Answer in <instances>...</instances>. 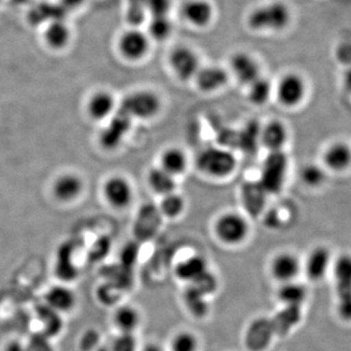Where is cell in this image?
Masks as SVG:
<instances>
[{"mask_svg":"<svg viewBox=\"0 0 351 351\" xmlns=\"http://www.w3.org/2000/svg\"><path fill=\"white\" fill-rule=\"evenodd\" d=\"M195 165L203 175L212 179L223 180L237 170V158L228 147H208L198 152Z\"/></svg>","mask_w":351,"mask_h":351,"instance_id":"6da1fadb","label":"cell"},{"mask_svg":"<svg viewBox=\"0 0 351 351\" xmlns=\"http://www.w3.org/2000/svg\"><path fill=\"white\" fill-rule=\"evenodd\" d=\"M250 232L248 219L239 212H226L215 221V237L226 246L237 247L243 244Z\"/></svg>","mask_w":351,"mask_h":351,"instance_id":"7a4b0ae2","label":"cell"},{"mask_svg":"<svg viewBox=\"0 0 351 351\" xmlns=\"http://www.w3.org/2000/svg\"><path fill=\"white\" fill-rule=\"evenodd\" d=\"M332 274L337 295V313L345 321H351V255L343 254L335 258Z\"/></svg>","mask_w":351,"mask_h":351,"instance_id":"3957f363","label":"cell"},{"mask_svg":"<svg viewBox=\"0 0 351 351\" xmlns=\"http://www.w3.org/2000/svg\"><path fill=\"white\" fill-rule=\"evenodd\" d=\"M291 18L290 8L283 2L274 1L252 11L248 25L256 31H282L290 25Z\"/></svg>","mask_w":351,"mask_h":351,"instance_id":"277c9868","label":"cell"},{"mask_svg":"<svg viewBox=\"0 0 351 351\" xmlns=\"http://www.w3.org/2000/svg\"><path fill=\"white\" fill-rule=\"evenodd\" d=\"M162 108V100L156 92L138 90L124 99L122 113L131 119L151 120L156 119Z\"/></svg>","mask_w":351,"mask_h":351,"instance_id":"5b68a950","label":"cell"},{"mask_svg":"<svg viewBox=\"0 0 351 351\" xmlns=\"http://www.w3.org/2000/svg\"><path fill=\"white\" fill-rule=\"evenodd\" d=\"M289 168V159L285 152H272L265 159L258 184L267 195L280 193L285 184Z\"/></svg>","mask_w":351,"mask_h":351,"instance_id":"8992f818","label":"cell"},{"mask_svg":"<svg viewBox=\"0 0 351 351\" xmlns=\"http://www.w3.org/2000/svg\"><path fill=\"white\" fill-rule=\"evenodd\" d=\"M306 83L302 75L286 73L274 88L277 101L284 108H293L301 105L306 96Z\"/></svg>","mask_w":351,"mask_h":351,"instance_id":"52a82bcc","label":"cell"},{"mask_svg":"<svg viewBox=\"0 0 351 351\" xmlns=\"http://www.w3.org/2000/svg\"><path fill=\"white\" fill-rule=\"evenodd\" d=\"M103 193L110 206L117 210L126 209L134 200V188L131 182L123 176L108 178L103 186Z\"/></svg>","mask_w":351,"mask_h":351,"instance_id":"ba28073f","label":"cell"},{"mask_svg":"<svg viewBox=\"0 0 351 351\" xmlns=\"http://www.w3.org/2000/svg\"><path fill=\"white\" fill-rule=\"evenodd\" d=\"M302 271V262L292 252H280L270 261V276L278 283L297 281Z\"/></svg>","mask_w":351,"mask_h":351,"instance_id":"9c48e42d","label":"cell"},{"mask_svg":"<svg viewBox=\"0 0 351 351\" xmlns=\"http://www.w3.org/2000/svg\"><path fill=\"white\" fill-rule=\"evenodd\" d=\"M169 63L175 75L184 82L195 80L201 68L197 54L186 46L175 48L171 52Z\"/></svg>","mask_w":351,"mask_h":351,"instance_id":"30bf717a","label":"cell"},{"mask_svg":"<svg viewBox=\"0 0 351 351\" xmlns=\"http://www.w3.org/2000/svg\"><path fill=\"white\" fill-rule=\"evenodd\" d=\"M331 251L325 246L314 247L302 263V271L311 282H320L332 270Z\"/></svg>","mask_w":351,"mask_h":351,"instance_id":"8fae6325","label":"cell"},{"mask_svg":"<svg viewBox=\"0 0 351 351\" xmlns=\"http://www.w3.org/2000/svg\"><path fill=\"white\" fill-rule=\"evenodd\" d=\"M117 47L120 54L129 61H138L147 55L149 48V39L138 29L124 32L120 36Z\"/></svg>","mask_w":351,"mask_h":351,"instance_id":"7c38bea8","label":"cell"},{"mask_svg":"<svg viewBox=\"0 0 351 351\" xmlns=\"http://www.w3.org/2000/svg\"><path fill=\"white\" fill-rule=\"evenodd\" d=\"M289 129L283 121L272 119L261 127L260 143L269 152L283 151L289 141Z\"/></svg>","mask_w":351,"mask_h":351,"instance_id":"4fadbf2b","label":"cell"},{"mask_svg":"<svg viewBox=\"0 0 351 351\" xmlns=\"http://www.w3.org/2000/svg\"><path fill=\"white\" fill-rule=\"evenodd\" d=\"M193 80L196 83V86L203 93H215L226 86L230 80V75L221 66H201Z\"/></svg>","mask_w":351,"mask_h":351,"instance_id":"5bb4252c","label":"cell"},{"mask_svg":"<svg viewBox=\"0 0 351 351\" xmlns=\"http://www.w3.org/2000/svg\"><path fill=\"white\" fill-rule=\"evenodd\" d=\"M230 71L237 82L248 86L261 76L260 66L251 55L245 52L233 54L230 62Z\"/></svg>","mask_w":351,"mask_h":351,"instance_id":"9a60e30c","label":"cell"},{"mask_svg":"<svg viewBox=\"0 0 351 351\" xmlns=\"http://www.w3.org/2000/svg\"><path fill=\"white\" fill-rule=\"evenodd\" d=\"M43 43L51 50L66 49L73 39L71 25L63 20L55 19L46 24L43 32Z\"/></svg>","mask_w":351,"mask_h":351,"instance_id":"2e32d148","label":"cell"},{"mask_svg":"<svg viewBox=\"0 0 351 351\" xmlns=\"http://www.w3.org/2000/svg\"><path fill=\"white\" fill-rule=\"evenodd\" d=\"M210 271L209 263L199 254L189 256L180 261L175 267V276L182 282L191 284Z\"/></svg>","mask_w":351,"mask_h":351,"instance_id":"e0dca14e","label":"cell"},{"mask_svg":"<svg viewBox=\"0 0 351 351\" xmlns=\"http://www.w3.org/2000/svg\"><path fill=\"white\" fill-rule=\"evenodd\" d=\"M84 188L82 178L73 173L59 176L52 186L53 195L61 202L68 203L80 197Z\"/></svg>","mask_w":351,"mask_h":351,"instance_id":"ac0fdd59","label":"cell"},{"mask_svg":"<svg viewBox=\"0 0 351 351\" xmlns=\"http://www.w3.org/2000/svg\"><path fill=\"white\" fill-rule=\"evenodd\" d=\"M77 304L75 293L64 285L51 287L45 294V304L56 313H69L75 308Z\"/></svg>","mask_w":351,"mask_h":351,"instance_id":"d6986e66","label":"cell"},{"mask_svg":"<svg viewBox=\"0 0 351 351\" xmlns=\"http://www.w3.org/2000/svg\"><path fill=\"white\" fill-rule=\"evenodd\" d=\"M213 7L206 0H188L182 7V15L189 24L205 27L213 18Z\"/></svg>","mask_w":351,"mask_h":351,"instance_id":"ffe728a7","label":"cell"},{"mask_svg":"<svg viewBox=\"0 0 351 351\" xmlns=\"http://www.w3.org/2000/svg\"><path fill=\"white\" fill-rule=\"evenodd\" d=\"M117 107V101L110 92L106 90L95 92L87 104V112L92 119L101 121L110 117Z\"/></svg>","mask_w":351,"mask_h":351,"instance_id":"44dd1931","label":"cell"},{"mask_svg":"<svg viewBox=\"0 0 351 351\" xmlns=\"http://www.w3.org/2000/svg\"><path fill=\"white\" fill-rule=\"evenodd\" d=\"M159 166L175 178L180 177L188 170V154L181 147H167L161 154Z\"/></svg>","mask_w":351,"mask_h":351,"instance_id":"7402d4cb","label":"cell"},{"mask_svg":"<svg viewBox=\"0 0 351 351\" xmlns=\"http://www.w3.org/2000/svg\"><path fill=\"white\" fill-rule=\"evenodd\" d=\"M112 322L119 332L135 334L142 323V314L137 307L131 304H122L115 309Z\"/></svg>","mask_w":351,"mask_h":351,"instance_id":"603a6c76","label":"cell"},{"mask_svg":"<svg viewBox=\"0 0 351 351\" xmlns=\"http://www.w3.org/2000/svg\"><path fill=\"white\" fill-rule=\"evenodd\" d=\"M274 325L271 319H258L252 323L246 334V345L251 350H262L270 343L274 338Z\"/></svg>","mask_w":351,"mask_h":351,"instance_id":"cb8c5ba5","label":"cell"},{"mask_svg":"<svg viewBox=\"0 0 351 351\" xmlns=\"http://www.w3.org/2000/svg\"><path fill=\"white\" fill-rule=\"evenodd\" d=\"M323 161L329 169L341 172L351 165V149L346 143H335L327 147Z\"/></svg>","mask_w":351,"mask_h":351,"instance_id":"d4e9b609","label":"cell"},{"mask_svg":"<svg viewBox=\"0 0 351 351\" xmlns=\"http://www.w3.org/2000/svg\"><path fill=\"white\" fill-rule=\"evenodd\" d=\"M149 188L161 197L177 191V178L166 172L160 166L152 168L147 177Z\"/></svg>","mask_w":351,"mask_h":351,"instance_id":"484cf974","label":"cell"},{"mask_svg":"<svg viewBox=\"0 0 351 351\" xmlns=\"http://www.w3.org/2000/svg\"><path fill=\"white\" fill-rule=\"evenodd\" d=\"M36 313L41 327V331L38 332L39 334L52 339L63 331L64 321L62 320V314L53 311L45 304L39 306L36 309Z\"/></svg>","mask_w":351,"mask_h":351,"instance_id":"4316f807","label":"cell"},{"mask_svg":"<svg viewBox=\"0 0 351 351\" xmlns=\"http://www.w3.org/2000/svg\"><path fill=\"white\" fill-rule=\"evenodd\" d=\"M307 295L308 292L306 286L298 281L281 284L276 293L278 302L288 307H301L306 302Z\"/></svg>","mask_w":351,"mask_h":351,"instance_id":"83f0119b","label":"cell"},{"mask_svg":"<svg viewBox=\"0 0 351 351\" xmlns=\"http://www.w3.org/2000/svg\"><path fill=\"white\" fill-rule=\"evenodd\" d=\"M247 98L249 103L255 107H263L269 103L271 97L274 96V88L271 82L267 78L262 75L247 86Z\"/></svg>","mask_w":351,"mask_h":351,"instance_id":"f1b7e54d","label":"cell"},{"mask_svg":"<svg viewBox=\"0 0 351 351\" xmlns=\"http://www.w3.org/2000/svg\"><path fill=\"white\" fill-rule=\"evenodd\" d=\"M186 199H184V196L178 193L177 191L162 196L160 204H159L161 214L166 218L171 219L180 218L186 211Z\"/></svg>","mask_w":351,"mask_h":351,"instance_id":"f546056e","label":"cell"},{"mask_svg":"<svg viewBox=\"0 0 351 351\" xmlns=\"http://www.w3.org/2000/svg\"><path fill=\"white\" fill-rule=\"evenodd\" d=\"M207 297L208 295L199 289L195 286H189L188 290L184 294V302H186V306H188L189 311L196 317H202L207 313Z\"/></svg>","mask_w":351,"mask_h":351,"instance_id":"4dcf8cb0","label":"cell"},{"mask_svg":"<svg viewBox=\"0 0 351 351\" xmlns=\"http://www.w3.org/2000/svg\"><path fill=\"white\" fill-rule=\"evenodd\" d=\"M243 202L245 208L252 213L258 214L262 212V208L265 203L267 193L262 188L258 182L254 186L251 184L245 189L243 193Z\"/></svg>","mask_w":351,"mask_h":351,"instance_id":"1f68e13d","label":"cell"},{"mask_svg":"<svg viewBox=\"0 0 351 351\" xmlns=\"http://www.w3.org/2000/svg\"><path fill=\"white\" fill-rule=\"evenodd\" d=\"M199 338L189 330H182L171 339L170 351H199Z\"/></svg>","mask_w":351,"mask_h":351,"instance_id":"d6a6232c","label":"cell"},{"mask_svg":"<svg viewBox=\"0 0 351 351\" xmlns=\"http://www.w3.org/2000/svg\"><path fill=\"white\" fill-rule=\"evenodd\" d=\"M130 119L123 113L121 117H117L112 126L108 127L104 138L108 147H114L121 142L122 138L125 137L130 126Z\"/></svg>","mask_w":351,"mask_h":351,"instance_id":"836d02e7","label":"cell"},{"mask_svg":"<svg viewBox=\"0 0 351 351\" xmlns=\"http://www.w3.org/2000/svg\"><path fill=\"white\" fill-rule=\"evenodd\" d=\"M300 178L304 186L308 188H318L326 180V173L320 165L315 163H308L302 166Z\"/></svg>","mask_w":351,"mask_h":351,"instance_id":"e575fe53","label":"cell"},{"mask_svg":"<svg viewBox=\"0 0 351 351\" xmlns=\"http://www.w3.org/2000/svg\"><path fill=\"white\" fill-rule=\"evenodd\" d=\"M173 24L168 16L152 17L149 24V32L156 40H165L172 34Z\"/></svg>","mask_w":351,"mask_h":351,"instance_id":"d590c367","label":"cell"},{"mask_svg":"<svg viewBox=\"0 0 351 351\" xmlns=\"http://www.w3.org/2000/svg\"><path fill=\"white\" fill-rule=\"evenodd\" d=\"M110 351H138L137 338L135 334L119 332L108 346Z\"/></svg>","mask_w":351,"mask_h":351,"instance_id":"8d00e7d4","label":"cell"},{"mask_svg":"<svg viewBox=\"0 0 351 351\" xmlns=\"http://www.w3.org/2000/svg\"><path fill=\"white\" fill-rule=\"evenodd\" d=\"M25 351H56L51 339L36 332L24 343Z\"/></svg>","mask_w":351,"mask_h":351,"instance_id":"74e56055","label":"cell"},{"mask_svg":"<svg viewBox=\"0 0 351 351\" xmlns=\"http://www.w3.org/2000/svg\"><path fill=\"white\" fill-rule=\"evenodd\" d=\"M100 334L96 330H87L80 339V351H96L101 348Z\"/></svg>","mask_w":351,"mask_h":351,"instance_id":"f35d334b","label":"cell"},{"mask_svg":"<svg viewBox=\"0 0 351 351\" xmlns=\"http://www.w3.org/2000/svg\"><path fill=\"white\" fill-rule=\"evenodd\" d=\"M172 1L171 0H147V11L152 17L168 16Z\"/></svg>","mask_w":351,"mask_h":351,"instance_id":"ab89813d","label":"cell"},{"mask_svg":"<svg viewBox=\"0 0 351 351\" xmlns=\"http://www.w3.org/2000/svg\"><path fill=\"white\" fill-rule=\"evenodd\" d=\"M147 12V9L129 5L128 11H127V20L134 27H138L145 22Z\"/></svg>","mask_w":351,"mask_h":351,"instance_id":"60d3db41","label":"cell"},{"mask_svg":"<svg viewBox=\"0 0 351 351\" xmlns=\"http://www.w3.org/2000/svg\"><path fill=\"white\" fill-rule=\"evenodd\" d=\"M2 351H25L24 343L19 341H10L4 346Z\"/></svg>","mask_w":351,"mask_h":351,"instance_id":"b9f144b4","label":"cell"},{"mask_svg":"<svg viewBox=\"0 0 351 351\" xmlns=\"http://www.w3.org/2000/svg\"><path fill=\"white\" fill-rule=\"evenodd\" d=\"M142 351H164L163 348H161L160 346L157 345V343H147V346H145L143 348Z\"/></svg>","mask_w":351,"mask_h":351,"instance_id":"7bdbcfd3","label":"cell"},{"mask_svg":"<svg viewBox=\"0 0 351 351\" xmlns=\"http://www.w3.org/2000/svg\"><path fill=\"white\" fill-rule=\"evenodd\" d=\"M345 86L348 91L351 92V69L346 73L345 76Z\"/></svg>","mask_w":351,"mask_h":351,"instance_id":"ee69618b","label":"cell"},{"mask_svg":"<svg viewBox=\"0 0 351 351\" xmlns=\"http://www.w3.org/2000/svg\"><path fill=\"white\" fill-rule=\"evenodd\" d=\"M96 351H110V350H108L107 346H101V348H98Z\"/></svg>","mask_w":351,"mask_h":351,"instance_id":"f6af8a7d","label":"cell"},{"mask_svg":"<svg viewBox=\"0 0 351 351\" xmlns=\"http://www.w3.org/2000/svg\"><path fill=\"white\" fill-rule=\"evenodd\" d=\"M2 1H3V0H0V5H1Z\"/></svg>","mask_w":351,"mask_h":351,"instance_id":"bcb514c9","label":"cell"}]
</instances>
